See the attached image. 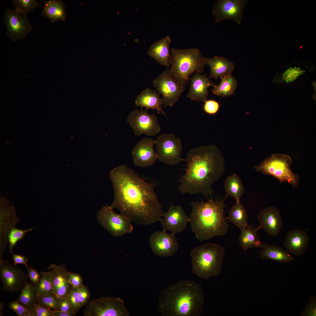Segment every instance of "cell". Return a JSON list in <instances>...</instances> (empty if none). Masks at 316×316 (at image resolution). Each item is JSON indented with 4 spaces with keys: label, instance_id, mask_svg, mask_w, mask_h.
<instances>
[{
    "label": "cell",
    "instance_id": "5b68a950",
    "mask_svg": "<svg viewBox=\"0 0 316 316\" xmlns=\"http://www.w3.org/2000/svg\"><path fill=\"white\" fill-rule=\"evenodd\" d=\"M225 253L218 244L208 243L193 248L190 252L192 272L205 280L220 274Z\"/></svg>",
    "mask_w": 316,
    "mask_h": 316
},
{
    "label": "cell",
    "instance_id": "2e32d148",
    "mask_svg": "<svg viewBox=\"0 0 316 316\" xmlns=\"http://www.w3.org/2000/svg\"><path fill=\"white\" fill-rule=\"evenodd\" d=\"M175 234L172 233H168L163 230L154 232L149 239V245L152 252L159 257L173 256L179 247Z\"/></svg>",
    "mask_w": 316,
    "mask_h": 316
},
{
    "label": "cell",
    "instance_id": "7a4b0ae2",
    "mask_svg": "<svg viewBox=\"0 0 316 316\" xmlns=\"http://www.w3.org/2000/svg\"><path fill=\"white\" fill-rule=\"evenodd\" d=\"M187 167L181 177L179 190L182 194H212V185L225 171L224 160L213 145H201L190 149L187 154Z\"/></svg>",
    "mask_w": 316,
    "mask_h": 316
},
{
    "label": "cell",
    "instance_id": "5bb4252c",
    "mask_svg": "<svg viewBox=\"0 0 316 316\" xmlns=\"http://www.w3.org/2000/svg\"><path fill=\"white\" fill-rule=\"evenodd\" d=\"M28 277L16 265L7 260L0 263V278L3 291L11 293L22 290L28 282Z\"/></svg>",
    "mask_w": 316,
    "mask_h": 316
},
{
    "label": "cell",
    "instance_id": "1f68e13d",
    "mask_svg": "<svg viewBox=\"0 0 316 316\" xmlns=\"http://www.w3.org/2000/svg\"><path fill=\"white\" fill-rule=\"evenodd\" d=\"M229 216L226 218V219L228 220L240 229L248 224V213L240 201L236 202L229 211Z\"/></svg>",
    "mask_w": 316,
    "mask_h": 316
},
{
    "label": "cell",
    "instance_id": "52a82bcc",
    "mask_svg": "<svg viewBox=\"0 0 316 316\" xmlns=\"http://www.w3.org/2000/svg\"><path fill=\"white\" fill-rule=\"evenodd\" d=\"M293 162L291 158L286 154L274 153L263 159L255 169L257 172L273 176L280 183L287 182L296 188L298 186L300 177L292 170Z\"/></svg>",
    "mask_w": 316,
    "mask_h": 316
},
{
    "label": "cell",
    "instance_id": "8d00e7d4",
    "mask_svg": "<svg viewBox=\"0 0 316 316\" xmlns=\"http://www.w3.org/2000/svg\"><path fill=\"white\" fill-rule=\"evenodd\" d=\"M59 299L55 294L42 296L37 298V303L54 310H58Z\"/></svg>",
    "mask_w": 316,
    "mask_h": 316
},
{
    "label": "cell",
    "instance_id": "f35d334b",
    "mask_svg": "<svg viewBox=\"0 0 316 316\" xmlns=\"http://www.w3.org/2000/svg\"><path fill=\"white\" fill-rule=\"evenodd\" d=\"M66 297L71 304L73 310L77 313L81 308L79 305L78 288L71 286Z\"/></svg>",
    "mask_w": 316,
    "mask_h": 316
},
{
    "label": "cell",
    "instance_id": "f6af8a7d",
    "mask_svg": "<svg viewBox=\"0 0 316 316\" xmlns=\"http://www.w3.org/2000/svg\"><path fill=\"white\" fill-rule=\"evenodd\" d=\"M54 310L37 303L34 310L33 316H54Z\"/></svg>",
    "mask_w": 316,
    "mask_h": 316
},
{
    "label": "cell",
    "instance_id": "f546056e",
    "mask_svg": "<svg viewBox=\"0 0 316 316\" xmlns=\"http://www.w3.org/2000/svg\"><path fill=\"white\" fill-rule=\"evenodd\" d=\"M36 286L28 282L26 283L17 300L28 310L33 316L35 308L37 304Z\"/></svg>",
    "mask_w": 316,
    "mask_h": 316
},
{
    "label": "cell",
    "instance_id": "d6a6232c",
    "mask_svg": "<svg viewBox=\"0 0 316 316\" xmlns=\"http://www.w3.org/2000/svg\"><path fill=\"white\" fill-rule=\"evenodd\" d=\"M221 78V81L219 85L214 84L213 86L212 93L222 97L233 95L237 87V82L236 79L231 74Z\"/></svg>",
    "mask_w": 316,
    "mask_h": 316
},
{
    "label": "cell",
    "instance_id": "3957f363",
    "mask_svg": "<svg viewBox=\"0 0 316 316\" xmlns=\"http://www.w3.org/2000/svg\"><path fill=\"white\" fill-rule=\"evenodd\" d=\"M204 293L201 285L184 280L170 285L161 292L158 310L163 316H199L202 313Z\"/></svg>",
    "mask_w": 316,
    "mask_h": 316
},
{
    "label": "cell",
    "instance_id": "b9f144b4",
    "mask_svg": "<svg viewBox=\"0 0 316 316\" xmlns=\"http://www.w3.org/2000/svg\"><path fill=\"white\" fill-rule=\"evenodd\" d=\"M79 296V305L82 308L88 303L90 293L88 287L83 286L78 288Z\"/></svg>",
    "mask_w": 316,
    "mask_h": 316
},
{
    "label": "cell",
    "instance_id": "d6986e66",
    "mask_svg": "<svg viewBox=\"0 0 316 316\" xmlns=\"http://www.w3.org/2000/svg\"><path fill=\"white\" fill-rule=\"evenodd\" d=\"M155 141L151 138L141 140L133 148L131 154L136 166L146 167L154 165L158 159L154 149Z\"/></svg>",
    "mask_w": 316,
    "mask_h": 316
},
{
    "label": "cell",
    "instance_id": "277c9868",
    "mask_svg": "<svg viewBox=\"0 0 316 316\" xmlns=\"http://www.w3.org/2000/svg\"><path fill=\"white\" fill-rule=\"evenodd\" d=\"M224 200L214 202H193L190 218L191 229L197 239L202 241L215 236H223L229 226L224 217Z\"/></svg>",
    "mask_w": 316,
    "mask_h": 316
},
{
    "label": "cell",
    "instance_id": "e0dca14e",
    "mask_svg": "<svg viewBox=\"0 0 316 316\" xmlns=\"http://www.w3.org/2000/svg\"><path fill=\"white\" fill-rule=\"evenodd\" d=\"M0 208V258L2 259L3 253L8 242L7 235L10 229L15 227L19 221L16 215L15 208L11 205L6 197L1 196Z\"/></svg>",
    "mask_w": 316,
    "mask_h": 316
},
{
    "label": "cell",
    "instance_id": "6da1fadb",
    "mask_svg": "<svg viewBox=\"0 0 316 316\" xmlns=\"http://www.w3.org/2000/svg\"><path fill=\"white\" fill-rule=\"evenodd\" d=\"M109 176L114 193L112 208L138 225L161 222L163 211L154 190L156 183L146 182L124 164L111 170Z\"/></svg>",
    "mask_w": 316,
    "mask_h": 316
},
{
    "label": "cell",
    "instance_id": "c3c4849f",
    "mask_svg": "<svg viewBox=\"0 0 316 316\" xmlns=\"http://www.w3.org/2000/svg\"><path fill=\"white\" fill-rule=\"evenodd\" d=\"M12 259L13 260L15 264L16 265L17 264H23L25 265L28 268L29 267L27 264L28 258L26 256L13 253L12 254Z\"/></svg>",
    "mask_w": 316,
    "mask_h": 316
},
{
    "label": "cell",
    "instance_id": "836d02e7",
    "mask_svg": "<svg viewBox=\"0 0 316 316\" xmlns=\"http://www.w3.org/2000/svg\"><path fill=\"white\" fill-rule=\"evenodd\" d=\"M34 228L28 229H21L15 227L11 228L9 231L7 235L8 242L9 244V252L13 254V250L16 246L17 243L23 239L26 233L32 231Z\"/></svg>",
    "mask_w": 316,
    "mask_h": 316
},
{
    "label": "cell",
    "instance_id": "8fae6325",
    "mask_svg": "<svg viewBox=\"0 0 316 316\" xmlns=\"http://www.w3.org/2000/svg\"><path fill=\"white\" fill-rule=\"evenodd\" d=\"M154 87L162 96L164 107H173L178 100L185 87L181 85L167 69L153 81Z\"/></svg>",
    "mask_w": 316,
    "mask_h": 316
},
{
    "label": "cell",
    "instance_id": "ba28073f",
    "mask_svg": "<svg viewBox=\"0 0 316 316\" xmlns=\"http://www.w3.org/2000/svg\"><path fill=\"white\" fill-rule=\"evenodd\" d=\"M155 141V148L158 159L169 165L178 164L186 159L181 156L183 150L180 138L173 133H162Z\"/></svg>",
    "mask_w": 316,
    "mask_h": 316
},
{
    "label": "cell",
    "instance_id": "7dc6e473",
    "mask_svg": "<svg viewBox=\"0 0 316 316\" xmlns=\"http://www.w3.org/2000/svg\"><path fill=\"white\" fill-rule=\"evenodd\" d=\"M27 275L33 284L35 286L38 284L40 280L41 274L36 270L30 266L28 268Z\"/></svg>",
    "mask_w": 316,
    "mask_h": 316
},
{
    "label": "cell",
    "instance_id": "4316f807",
    "mask_svg": "<svg viewBox=\"0 0 316 316\" xmlns=\"http://www.w3.org/2000/svg\"><path fill=\"white\" fill-rule=\"evenodd\" d=\"M260 247L259 255L263 259L271 260L278 262H289L294 260L293 257L286 250L274 244H264Z\"/></svg>",
    "mask_w": 316,
    "mask_h": 316
},
{
    "label": "cell",
    "instance_id": "4fadbf2b",
    "mask_svg": "<svg viewBox=\"0 0 316 316\" xmlns=\"http://www.w3.org/2000/svg\"><path fill=\"white\" fill-rule=\"evenodd\" d=\"M127 122L133 130L135 135L139 136L142 134L154 136L161 131L157 116L149 114L147 111L137 109L129 114Z\"/></svg>",
    "mask_w": 316,
    "mask_h": 316
},
{
    "label": "cell",
    "instance_id": "cb8c5ba5",
    "mask_svg": "<svg viewBox=\"0 0 316 316\" xmlns=\"http://www.w3.org/2000/svg\"><path fill=\"white\" fill-rule=\"evenodd\" d=\"M135 103L137 107H140L141 109L145 107L147 111L149 109L156 110L158 114L161 113L169 118L163 108V98L155 90L147 88L137 96Z\"/></svg>",
    "mask_w": 316,
    "mask_h": 316
},
{
    "label": "cell",
    "instance_id": "83f0119b",
    "mask_svg": "<svg viewBox=\"0 0 316 316\" xmlns=\"http://www.w3.org/2000/svg\"><path fill=\"white\" fill-rule=\"evenodd\" d=\"M258 227H253L248 224L241 229L239 243L243 250L260 247L262 245L258 235Z\"/></svg>",
    "mask_w": 316,
    "mask_h": 316
},
{
    "label": "cell",
    "instance_id": "f1b7e54d",
    "mask_svg": "<svg viewBox=\"0 0 316 316\" xmlns=\"http://www.w3.org/2000/svg\"><path fill=\"white\" fill-rule=\"evenodd\" d=\"M44 1V5L42 12L43 15L52 23L66 20L65 7L62 1L58 0Z\"/></svg>",
    "mask_w": 316,
    "mask_h": 316
},
{
    "label": "cell",
    "instance_id": "44dd1931",
    "mask_svg": "<svg viewBox=\"0 0 316 316\" xmlns=\"http://www.w3.org/2000/svg\"><path fill=\"white\" fill-rule=\"evenodd\" d=\"M259 229H262L269 235H279L283 225L280 210L273 207H268L261 210L257 216Z\"/></svg>",
    "mask_w": 316,
    "mask_h": 316
},
{
    "label": "cell",
    "instance_id": "ab89813d",
    "mask_svg": "<svg viewBox=\"0 0 316 316\" xmlns=\"http://www.w3.org/2000/svg\"><path fill=\"white\" fill-rule=\"evenodd\" d=\"M8 307L14 311L18 316H32L30 311L20 304L17 300L13 301L9 305Z\"/></svg>",
    "mask_w": 316,
    "mask_h": 316
},
{
    "label": "cell",
    "instance_id": "d4e9b609",
    "mask_svg": "<svg viewBox=\"0 0 316 316\" xmlns=\"http://www.w3.org/2000/svg\"><path fill=\"white\" fill-rule=\"evenodd\" d=\"M171 40V37L166 36L152 44L147 52L152 58L160 64L168 68L171 64V53L169 46Z\"/></svg>",
    "mask_w": 316,
    "mask_h": 316
},
{
    "label": "cell",
    "instance_id": "9c48e42d",
    "mask_svg": "<svg viewBox=\"0 0 316 316\" xmlns=\"http://www.w3.org/2000/svg\"><path fill=\"white\" fill-rule=\"evenodd\" d=\"M84 316H129L124 301L119 298L102 297L86 305Z\"/></svg>",
    "mask_w": 316,
    "mask_h": 316
},
{
    "label": "cell",
    "instance_id": "bcb514c9",
    "mask_svg": "<svg viewBox=\"0 0 316 316\" xmlns=\"http://www.w3.org/2000/svg\"><path fill=\"white\" fill-rule=\"evenodd\" d=\"M58 308V310L65 312H75L73 310L71 304L66 297L61 298L59 300Z\"/></svg>",
    "mask_w": 316,
    "mask_h": 316
},
{
    "label": "cell",
    "instance_id": "60d3db41",
    "mask_svg": "<svg viewBox=\"0 0 316 316\" xmlns=\"http://www.w3.org/2000/svg\"><path fill=\"white\" fill-rule=\"evenodd\" d=\"M316 296L310 297L309 300L301 314V316H315L316 315Z\"/></svg>",
    "mask_w": 316,
    "mask_h": 316
},
{
    "label": "cell",
    "instance_id": "74e56055",
    "mask_svg": "<svg viewBox=\"0 0 316 316\" xmlns=\"http://www.w3.org/2000/svg\"><path fill=\"white\" fill-rule=\"evenodd\" d=\"M305 72L300 67H290L282 73L281 75V79L282 81L286 83H292Z\"/></svg>",
    "mask_w": 316,
    "mask_h": 316
},
{
    "label": "cell",
    "instance_id": "e575fe53",
    "mask_svg": "<svg viewBox=\"0 0 316 316\" xmlns=\"http://www.w3.org/2000/svg\"><path fill=\"white\" fill-rule=\"evenodd\" d=\"M13 4L15 7V10L27 15L37 7H40V3L36 0H13Z\"/></svg>",
    "mask_w": 316,
    "mask_h": 316
},
{
    "label": "cell",
    "instance_id": "603a6c76",
    "mask_svg": "<svg viewBox=\"0 0 316 316\" xmlns=\"http://www.w3.org/2000/svg\"><path fill=\"white\" fill-rule=\"evenodd\" d=\"M190 80V86L187 97L193 101L204 102L207 100L208 87L214 84L206 75L198 72H195Z\"/></svg>",
    "mask_w": 316,
    "mask_h": 316
},
{
    "label": "cell",
    "instance_id": "8992f818",
    "mask_svg": "<svg viewBox=\"0 0 316 316\" xmlns=\"http://www.w3.org/2000/svg\"><path fill=\"white\" fill-rule=\"evenodd\" d=\"M171 68L169 69L172 76L184 87L190 80V76L195 72L200 73L204 71L205 64L199 49H177L172 48Z\"/></svg>",
    "mask_w": 316,
    "mask_h": 316
},
{
    "label": "cell",
    "instance_id": "d590c367",
    "mask_svg": "<svg viewBox=\"0 0 316 316\" xmlns=\"http://www.w3.org/2000/svg\"><path fill=\"white\" fill-rule=\"evenodd\" d=\"M36 294L37 297L54 293L53 288L49 279L41 276L38 284L36 286Z\"/></svg>",
    "mask_w": 316,
    "mask_h": 316
},
{
    "label": "cell",
    "instance_id": "9a60e30c",
    "mask_svg": "<svg viewBox=\"0 0 316 316\" xmlns=\"http://www.w3.org/2000/svg\"><path fill=\"white\" fill-rule=\"evenodd\" d=\"M246 1L245 0H220L216 1L212 10L216 22H219L231 19L240 24L243 16Z\"/></svg>",
    "mask_w": 316,
    "mask_h": 316
},
{
    "label": "cell",
    "instance_id": "7c38bea8",
    "mask_svg": "<svg viewBox=\"0 0 316 316\" xmlns=\"http://www.w3.org/2000/svg\"><path fill=\"white\" fill-rule=\"evenodd\" d=\"M4 22L7 35L13 41L25 39L32 29L27 15L15 9H6Z\"/></svg>",
    "mask_w": 316,
    "mask_h": 316
},
{
    "label": "cell",
    "instance_id": "681fc988",
    "mask_svg": "<svg viewBox=\"0 0 316 316\" xmlns=\"http://www.w3.org/2000/svg\"><path fill=\"white\" fill-rule=\"evenodd\" d=\"M77 313L74 312H65L54 310V316H74Z\"/></svg>",
    "mask_w": 316,
    "mask_h": 316
},
{
    "label": "cell",
    "instance_id": "ac0fdd59",
    "mask_svg": "<svg viewBox=\"0 0 316 316\" xmlns=\"http://www.w3.org/2000/svg\"><path fill=\"white\" fill-rule=\"evenodd\" d=\"M47 269L50 270L41 272V275L49 279L54 293L59 299L66 297L71 285L68 281V272L66 268V265L50 264Z\"/></svg>",
    "mask_w": 316,
    "mask_h": 316
},
{
    "label": "cell",
    "instance_id": "4dcf8cb0",
    "mask_svg": "<svg viewBox=\"0 0 316 316\" xmlns=\"http://www.w3.org/2000/svg\"><path fill=\"white\" fill-rule=\"evenodd\" d=\"M224 188L227 193L226 196L233 198L236 202L240 201L245 192L244 186L241 178L235 173L226 177L224 181Z\"/></svg>",
    "mask_w": 316,
    "mask_h": 316
},
{
    "label": "cell",
    "instance_id": "ffe728a7",
    "mask_svg": "<svg viewBox=\"0 0 316 316\" xmlns=\"http://www.w3.org/2000/svg\"><path fill=\"white\" fill-rule=\"evenodd\" d=\"M162 217L161 223L163 230L169 231L175 234L183 231L190 222V218L179 205H170L166 212H163Z\"/></svg>",
    "mask_w": 316,
    "mask_h": 316
},
{
    "label": "cell",
    "instance_id": "484cf974",
    "mask_svg": "<svg viewBox=\"0 0 316 316\" xmlns=\"http://www.w3.org/2000/svg\"><path fill=\"white\" fill-rule=\"evenodd\" d=\"M205 65L209 66L210 69L209 78L217 79L231 74L234 69V63L224 57L215 55L212 58L204 57Z\"/></svg>",
    "mask_w": 316,
    "mask_h": 316
},
{
    "label": "cell",
    "instance_id": "7402d4cb",
    "mask_svg": "<svg viewBox=\"0 0 316 316\" xmlns=\"http://www.w3.org/2000/svg\"><path fill=\"white\" fill-rule=\"evenodd\" d=\"M310 237L305 231L296 229L289 231L285 238L284 245L289 254L300 256L308 248Z\"/></svg>",
    "mask_w": 316,
    "mask_h": 316
},
{
    "label": "cell",
    "instance_id": "ee69618b",
    "mask_svg": "<svg viewBox=\"0 0 316 316\" xmlns=\"http://www.w3.org/2000/svg\"><path fill=\"white\" fill-rule=\"evenodd\" d=\"M204 102L203 110L207 114L213 115L216 114L218 111L219 104L216 101L212 99L207 100Z\"/></svg>",
    "mask_w": 316,
    "mask_h": 316
},
{
    "label": "cell",
    "instance_id": "7bdbcfd3",
    "mask_svg": "<svg viewBox=\"0 0 316 316\" xmlns=\"http://www.w3.org/2000/svg\"><path fill=\"white\" fill-rule=\"evenodd\" d=\"M68 279L70 285L73 287L78 288L84 286L81 276L78 274L68 272Z\"/></svg>",
    "mask_w": 316,
    "mask_h": 316
},
{
    "label": "cell",
    "instance_id": "f907efd6",
    "mask_svg": "<svg viewBox=\"0 0 316 316\" xmlns=\"http://www.w3.org/2000/svg\"><path fill=\"white\" fill-rule=\"evenodd\" d=\"M5 303L4 302L0 301V316H2L3 314V310L5 309Z\"/></svg>",
    "mask_w": 316,
    "mask_h": 316
},
{
    "label": "cell",
    "instance_id": "30bf717a",
    "mask_svg": "<svg viewBox=\"0 0 316 316\" xmlns=\"http://www.w3.org/2000/svg\"><path fill=\"white\" fill-rule=\"evenodd\" d=\"M97 217L100 224L113 237H121L133 230L131 221L120 214L116 213L109 206H103L98 211Z\"/></svg>",
    "mask_w": 316,
    "mask_h": 316
}]
</instances>
